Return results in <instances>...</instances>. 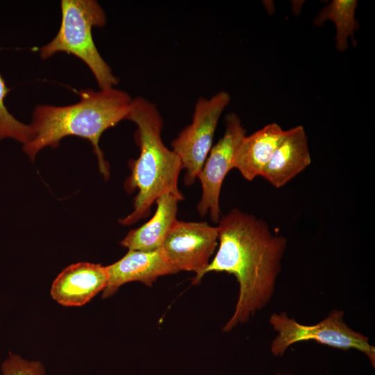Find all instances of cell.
<instances>
[{"label":"cell","instance_id":"6da1fadb","mask_svg":"<svg viewBox=\"0 0 375 375\" xmlns=\"http://www.w3.org/2000/svg\"><path fill=\"white\" fill-rule=\"evenodd\" d=\"M218 248L202 272L233 274L239 285L234 312L222 331L247 322L272 300L287 239L272 233L264 220L232 209L218 222Z\"/></svg>","mask_w":375,"mask_h":375},{"label":"cell","instance_id":"7a4b0ae2","mask_svg":"<svg viewBox=\"0 0 375 375\" xmlns=\"http://www.w3.org/2000/svg\"><path fill=\"white\" fill-rule=\"evenodd\" d=\"M133 98L126 92L110 88L80 92V100L69 106L39 105L29 124L31 135L23 144L25 153L33 160L47 147L55 148L67 136L88 139L97 156L99 168L108 178L109 166L99 147L104 131L126 119Z\"/></svg>","mask_w":375,"mask_h":375},{"label":"cell","instance_id":"3957f363","mask_svg":"<svg viewBox=\"0 0 375 375\" xmlns=\"http://www.w3.org/2000/svg\"><path fill=\"white\" fill-rule=\"evenodd\" d=\"M126 119L136 125L135 140L140 155L130 162L131 173L125 182L127 192L137 190L138 193L133 211L119 221L124 226L147 217L153 202L163 194L172 193L184 199L178 188L181 161L163 143V119L156 104L144 97L133 98Z\"/></svg>","mask_w":375,"mask_h":375},{"label":"cell","instance_id":"277c9868","mask_svg":"<svg viewBox=\"0 0 375 375\" xmlns=\"http://www.w3.org/2000/svg\"><path fill=\"white\" fill-rule=\"evenodd\" d=\"M60 28L54 38L40 51L42 59L57 53L72 54L92 72L99 89L113 88L119 79L99 53L93 40V27H103L106 15L94 0H62Z\"/></svg>","mask_w":375,"mask_h":375},{"label":"cell","instance_id":"5b68a950","mask_svg":"<svg viewBox=\"0 0 375 375\" xmlns=\"http://www.w3.org/2000/svg\"><path fill=\"white\" fill-rule=\"evenodd\" d=\"M269 323L276 335L270 344L271 353L283 356L293 344L314 341L318 344L340 350H356L363 353L373 367L375 366V347L369 338L354 331L344 320V312L334 309L317 324H303L285 312L271 315Z\"/></svg>","mask_w":375,"mask_h":375},{"label":"cell","instance_id":"8992f818","mask_svg":"<svg viewBox=\"0 0 375 375\" xmlns=\"http://www.w3.org/2000/svg\"><path fill=\"white\" fill-rule=\"evenodd\" d=\"M231 101L229 94L220 91L212 97L199 98L195 103L191 124L172 142V150L185 169L184 182L193 184L212 147L219 118Z\"/></svg>","mask_w":375,"mask_h":375},{"label":"cell","instance_id":"52a82bcc","mask_svg":"<svg viewBox=\"0 0 375 375\" xmlns=\"http://www.w3.org/2000/svg\"><path fill=\"white\" fill-rule=\"evenodd\" d=\"M245 135L246 130L239 117L234 112L226 115L224 135L212 147L197 176L202 187L197 210L202 217L209 213L214 223H218L221 218L219 196L223 181L233 169L235 153Z\"/></svg>","mask_w":375,"mask_h":375},{"label":"cell","instance_id":"ba28073f","mask_svg":"<svg viewBox=\"0 0 375 375\" xmlns=\"http://www.w3.org/2000/svg\"><path fill=\"white\" fill-rule=\"evenodd\" d=\"M218 227L207 222L177 220L160 249L178 272H195L197 284L218 246Z\"/></svg>","mask_w":375,"mask_h":375},{"label":"cell","instance_id":"9c48e42d","mask_svg":"<svg viewBox=\"0 0 375 375\" xmlns=\"http://www.w3.org/2000/svg\"><path fill=\"white\" fill-rule=\"evenodd\" d=\"M106 270L108 283L103 290V299L111 297L125 283L139 281L151 286L158 277L178 272L160 248L150 251L128 250L121 259L106 266Z\"/></svg>","mask_w":375,"mask_h":375},{"label":"cell","instance_id":"30bf717a","mask_svg":"<svg viewBox=\"0 0 375 375\" xmlns=\"http://www.w3.org/2000/svg\"><path fill=\"white\" fill-rule=\"evenodd\" d=\"M108 283L106 267L100 264L78 262L64 269L51 288L52 298L64 306H81Z\"/></svg>","mask_w":375,"mask_h":375},{"label":"cell","instance_id":"8fae6325","mask_svg":"<svg viewBox=\"0 0 375 375\" xmlns=\"http://www.w3.org/2000/svg\"><path fill=\"white\" fill-rule=\"evenodd\" d=\"M308 138L302 126L285 131L260 176L276 188H281L311 163Z\"/></svg>","mask_w":375,"mask_h":375},{"label":"cell","instance_id":"7c38bea8","mask_svg":"<svg viewBox=\"0 0 375 375\" xmlns=\"http://www.w3.org/2000/svg\"><path fill=\"white\" fill-rule=\"evenodd\" d=\"M183 199L172 193L160 195L156 200L157 207L153 217L139 228L130 231L121 245L128 250L142 251L161 248L177 221L178 202Z\"/></svg>","mask_w":375,"mask_h":375},{"label":"cell","instance_id":"4fadbf2b","mask_svg":"<svg viewBox=\"0 0 375 375\" xmlns=\"http://www.w3.org/2000/svg\"><path fill=\"white\" fill-rule=\"evenodd\" d=\"M284 133L278 124L272 123L245 135L235 153L233 168L249 181L260 176Z\"/></svg>","mask_w":375,"mask_h":375},{"label":"cell","instance_id":"5bb4252c","mask_svg":"<svg viewBox=\"0 0 375 375\" xmlns=\"http://www.w3.org/2000/svg\"><path fill=\"white\" fill-rule=\"evenodd\" d=\"M357 4L355 0H333L322 8L314 20V24L317 26L328 20L335 24L336 47L341 51L347 48L349 37L353 39L354 31L358 27L355 18Z\"/></svg>","mask_w":375,"mask_h":375},{"label":"cell","instance_id":"9a60e30c","mask_svg":"<svg viewBox=\"0 0 375 375\" xmlns=\"http://www.w3.org/2000/svg\"><path fill=\"white\" fill-rule=\"evenodd\" d=\"M10 91L0 74V140L11 138L24 144L31 138V128L14 117L8 110L5 99Z\"/></svg>","mask_w":375,"mask_h":375},{"label":"cell","instance_id":"2e32d148","mask_svg":"<svg viewBox=\"0 0 375 375\" xmlns=\"http://www.w3.org/2000/svg\"><path fill=\"white\" fill-rule=\"evenodd\" d=\"M1 375H46L40 361H29L10 353L1 365Z\"/></svg>","mask_w":375,"mask_h":375},{"label":"cell","instance_id":"e0dca14e","mask_svg":"<svg viewBox=\"0 0 375 375\" xmlns=\"http://www.w3.org/2000/svg\"><path fill=\"white\" fill-rule=\"evenodd\" d=\"M276 375H294V374H281V373H278Z\"/></svg>","mask_w":375,"mask_h":375}]
</instances>
